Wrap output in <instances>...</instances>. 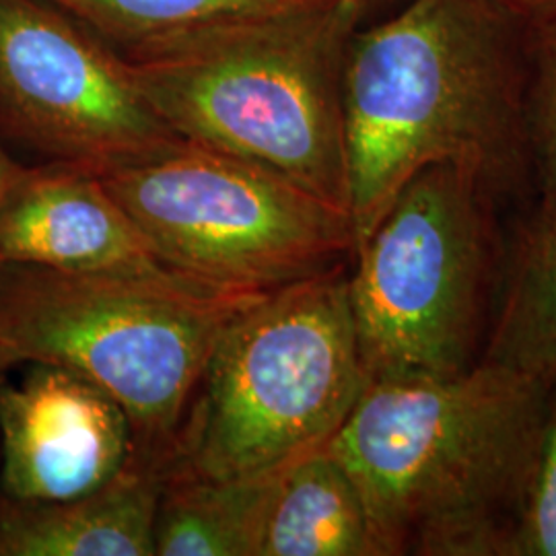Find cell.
I'll use <instances>...</instances> for the list:
<instances>
[{
  "label": "cell",
  "instance_id": "8fae6325",
  "mask_svg": "<svg viewBox=\"0 0 556 556\" xmlns=\"http://www.w3.org/2000/svg\"><path fill=\"white\" fill-rule=\"evenodd\" d=\"M161 464L139 456L83 497H0V556H153Z\"/></svg>",
  "mask_w": 556,
  "mask_h": 556
},
{
  "label": "cell",
  "instance_id": "d6986e66",
  "mask_svg": "<svg viewBox=\"0 0 556 556\" xmlns=\"http://www.w3.org/2000/svg\"><path fill=\"white\" fill-rule=\"evenodd\" d=\"M404 0H340L349 23L358 29L392 13Z\"/></svg>",
  "mask_w": 556,
  "mask_h": 556
},
{
  "label": "cell",
  "instance_id": "7c38bea8",
  "mask_svg": "<svg viewBox=\"0 0 556 556\" xmlns=\"http://www.w3.org/2000/svg\"><path fill=\"white\" fill-rule=\"evenodd\" d=\"M258 556H378L363 501L328 445L278 472Z\"/></svg>",
  "mask_w": 556,
  "mask_h": 556
},
{
  "label": "cell",
  "instance_id": "44dd1931",
  "mask_svg": "<svg viewBox=\"0 0 556 556\" xmlns=\"http://www.w3.org/2000/svg\"><path fill=\"white\" fill-rule=\"evenodd\" d=\"M2 374H4V371H2V369H0V376H2Z\"/></svg>",
  "mask_w": 556,
  "mask_h": 556
},
{
  "label": "cell",
  "instance_id": "9a60e30c",
  "mask_svg": "<svg viewBox=\"0 0 556 556\" xmlns=\"http://www.w3.org/2000/svg\"><path fill=\"white\" fill-rule=\"evenodd\" d=\"M480 361L556 378V217L528 225Z\"/></svg>",
  "mask_w": 556,
  "mask_h": 556
},
{
  "label": "cell",
  "instance_id": "277c9868",
  "mask_svg": "<svg viewBox=\"0 0 556 556\" xmlns=\"http://www.w3.org/2000/svg\"><path fill=\"white\" fill-rule=\"evenodd\" d=\"M349 264L266 293L220 328L163 468L268 477L330 441L369 383Z\"/></svg>",
  "mask_w": 556,
  "mask_h": 556
},
{
  "label": "cell",
  "instance_id": "9c48e42d",
  "mask_svg": "<svg viewBox=\"0 0 556 556\" xmlns=\"http://www.w3.org/2000/svg\"><path fill=\"white\" fill-rule=\"evenodd\" d=\"M0 376V489L25 503L77 498L118 477L137 454L118 400L79 374L31 363Z\"/></svg>",
  "mask_w": 556,
  "mask_h": 556
},
{
  "label": "cell",
  "instance_id": "8992f818",
  "mask_svg": "<svg viewBox=\"0 0 556 556\" xmlns=\"http://www.w3.org/2000/svg\"><path fill=\"white\" fill-rule=\"evenodd\" d=\"M497 200L475 169L429 165L355 250L349 301L369 381L456 378L482 358L501 260Z\"/></svg>",
  "mask_w": 556,
  "mask_h": 556
},
{
  "label": "cell",
  "instance_id": "5b68a950",
  "mask_svg": "<svg viewBox=\"0 0 556 556\" xmlns=\"http://www.w3.org/2000/svg\"><path fill=\"white\" fill-rule=\"evenodd\" d=\"M264 295L0 262V369L91 379L126 410L137 454L163 466L220 328Z\"/></svg>",
  "mask_w": 556,
  "mask_h": 556
},
{
  "label": "cell",
  "instance_id": "ac0fdd59",
  "mask_svg": "<svg viewBox=\"0 0 556 556\" xmlns=\"http://www.w3.org/2000/svg\"><path fill=\"white\" fill-rule=\"evenodd\" d=\"M493 2L528 29L556 17V0H493Z\"/></svg>",
  "mask_w": 556,
  "mask_h": 556
},
{
  "label": "cell",
  "instance_id": "5bb4252c",
  "mask_svg": "<svg viewBox=\"0 0 556 556\" xmlns=\"http://www.w3.org/2000/svg\"><path fill=\"white\" fill-rule=\"evenodd\" d=\"M124 60H144L316 0H48Z\"/></svg>",
  "mask_w": 556,
  "mask_h": 556
},
{
  "label": "cell",
  "instance_id": "e0dca14e",
  "mask_svg": "<svg viewBox=\"0 0 556 556\" xmlns=\"http://www.w3.org/2000/svg\"><path fill=\"white\" fill-rule=\"evenodd\" d=\"M511 556H556V378L546 390L536 475L517 523Z\"/></svg>",
  "mask_w": 556,
  "mask_h": 556
},
{
  "label": "cell",
  "instance_id": "ba28073f",
  "mask_svg": "<svg viewBox=\"0 0 556 556\" xmlns=\"http://www.w3.org/2000/svg\"><path fill=\"white\" fill-rule=\"evenodd\" d=\"M0 128L48 161L93 172L179 139L128 62L48 0H0Z\"/></svg>",
  "mask_w": 556,
  "mask_h": 556
},
{
  "label": "cell",
  "instance_id": "4fadbf2b",
  "mask_svg": "<svg viewBox=\"0 0 556 556\" xmlns=\"http://www.w3.org/2000/svg\"><path fill=\"white\" fill-rule=\"evenodd\" d=\"M278 472L215 480L161 466L155 555L258 556Z\"/></svg>",
  "mask_w": 556,
  "mask_h": 556
},
{
  "label": "cell",
  "instance_id": "6da1fadb",
  "mask_svg": "<svg viewBox=\"0 0 556 556\" xmlns=\"http://www.w3.org/2000/svg\"><path fill=\"white\" fill-rule=\"evenodd\" d=\"M342 105L355 250L429 165H466L498 199L532 178L528 27L493 0H404L358 27Z\"/></svg>",
  "mask_w": 556,
  "mask_h": 556
},
{
  "label": "cell",
  "instance_id": "52a82bcc",
  "mask_svg": "<svg viewBox=\"0 0 556 556\" xmlns=\"http://www.w3.org/2000/svg\"><path fill=\"white\" fill-rule=\"evenodd\" d=\"M98 176L163 264L217 291L273 293L355 254L346 211L190 140Z\"/></svg>",
  "mask_w": 556,
  "mask_h": 556
},
{
  "label": "cell",
  "instance_id": "30bf717a",
  "mask_svg": "<svg viewBox=\"0 0 556 556\" xmlns=\"http://www.w3.org/2000/svg\"><path fill=\"white\" fill-rule=\"evenodd\" d=\"M0 262L200 285L161 262L98 172L56 161L25 167L2 202Z\"/></svg>",
  "mask_w": 556,
  "mask_h": 556
},
{
  "label": "cell",
  "instance_id": "7a4b0ae2",
  "mask_svg": "<svg viewBox=\"0 0 556 556\" xmlns=\"http://www.w3.org/2000/svg\"><path fill=\"white\" fill-rule=\"evenodd\" d=\"M548 383L478 361L450 379L369 381L326 443L378 556H511Z\"/></svg>",
  "mask_w": 556,
  "mask_h": 556
},
{
  "label": "cell",
  "instance_id": "3957f363",
  "mask_svg": "<svg viewBox=\"0 0 556 556\" xmlns=\"http://www.w3.org/2000/svg\"><path fill=\"white\" fill-rule=\"evenodd\" d=\"M355 31L340 0H316L126 62L179 139L270 169L351 215L342 77Z\"/></svg>",
  "mask_w": 556,
  "mask_h": 556
},
{
  "label": "cell",
  "instance_id": "2e32d148",
  "mask_svg": "<svg viewBox=\"0 0 556 556\" xmlns=\"http://www.w3.org/2000/svg\"><path fill=\"white\" fill-rule=\"evenodd\" d=\"M528 142L538 190L534 219H555L556 17L528 29Z\"/></svg>",
  "mask_w": 556,
  "mask_h": 556
},
{
  "label": "cell",
  "instance_id": "ffe728a7",
  "mask_svg": "<svg viewBox=\"0 0 556 556\" xmlns=\"http://www.w3.org/2000/svg\"><path fill=\"white\" fill-rule=\"evenodd\" d=\"M23 169L25 167L9 155V151L0 142V206H2V202L7 199V194L11 192V188L15 186V181L20 179Z\"/></svg>",
  "mask_w": 556,
  "mask_h": 556
}]
</instances>
